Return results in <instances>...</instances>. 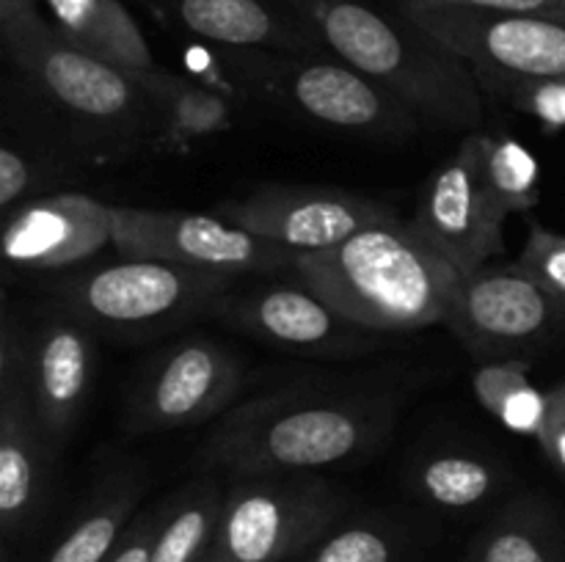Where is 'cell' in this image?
<instances>
[{
    "mask_svg": "<svg viewBox=\"0 0 565 562\" xmlns=\"http://www.w3.org/2000/svg\"><path fill=\"white\" fill-rule=\"evenodd\" d=\"M397 424V397L373 389L287 386L221 417L199 446L204 474H312L373 455Z\"/></svg>",
    "mask_w": 565,
    "mask_h": 562,
    "instance_id": "6da1fadb",
    "label": "cell"
},
{
    "mask_svg": "<svg viewBox=\"0 0 565 562\" xmlns=\"http://www.w3.org/2000/svg\"><path fill=\"white\" fill-rule=\"evenodd\" d=\"M292 270L342 317L379 334L445 325L461 281L401 218L362 229L326 251L298 253Z\"/></svg>",
    "mask_w": 565,
    "mask_h": 562,
    "instance_id": "7a4b0ae2",
    "label": "cell"
},
{
    "mask_svg": "<svg viewBox=\"0 0 565 562\" xmlns=\"http://www.w3.org/2000/svg\"><path fill=\"white\" fill-rule=\"evenodd\" d=\"M331 53L401 99L423 121L475 132L486 94L472 66L414 22L392 20L364 0H292Z\"/></svg>",
    "mask_w": 565,
    "mask_h": 562,
    "instance_id": "3957f363",
    "label": "cell"
},
{
    "mask_svg": "<svg viewBox=\"0 0 565 562\" xmlns=\"http://www.w3.org/2000/svg\"><path fill=\"white\" fill-rule=\"evenodd\" d=\"M0 39L11 64L88 138L136 143L158 132V108L136 75L77 50L42 11L0 17Z\"/></svg>",
    "mask_w": 565,
    "mask_h": 562,
    "instance_id": "277c9868",
    "label": "cell"
},
{
    "mask_svg": "<svg viewBox=\"0 0 565 562\" xmlns=\"http://www.w3.org/2000/svg\"><path fill=\"white\" fill-rule=\"evenodd\" d=\"M237 281L243 279L215 270L119 257L61 281L58 306L105 334H160L207 314L215 298Z\"/></svg>",
    "mask_w": 565,
    "mask_h": 562,
    "instance_id": "5b68a950",
    "label": "cell"
},
{
    "mask_svg": "<svg viewBox=\"0 0 565 562\" xmlns=\"http://www.w3.org/2000/svg\"><path fill=\"white\" fill-rule=\"evenodd\" d=\"M342 494L318 474H237L224 488L213 551L232 562H281L318 543L342 512Z\"/></svg>",
    "mask_w": 565,
    "mask_h": 562,
    "instance_id": "8992f818",
    "label": "cell"
},
{
    "mask_svg": "<svg viewBox=\"0 0 565 562\" xmlns=\"http://www.w3.org/2000/svg\"><path fill=\"white\" fill-rule=\"evenodd\" d=\"M243 75L318 125L375 138L417 132L419 116L340 58L309 55H243Z\"/></svg>",
    "mask_w": 565,
    "mask_h": 562,
    "instance_id": "52a82bcc",
    "label": "cell"
},
{
    "mask_svg": "<svg viewBox=\"0 0 565 562\" xmlns=\"http://www.w3.org/2000/svg\"><path fill=\"white\" fill-rule=\"evenodd\" d=\"M110 246L119 257L160 259L237 279L276 275L296 268L298 253L241 229L224 215L149 207H110Z\"/></svg>",
    "mask_w": 565,
    "mask_h": 562,
    "instance_id": "ba28073f",
    "label": "cell"
},
{
    "mask_svg": "<svg viewBox=\"0 0 565 562\" xmlns=\"http://www.w3.org/2000/svg\"><path fill=\"white\" fill-rule=\"evenodd\" d=\"M241 356L213 336H188L147 361L121 408L130 435H154L210 422L241 395Z\"/></svg>",
    "mask_w": 565,
    "mask_h": 562,
    "instance_id": "9c48e42d",
    "label": "cell"
},
{
    "mask_svg": "<svg viewBox=\"0 0 565 562\" xmlns=\"http://www.w3.org/2000/svg\"><path fill=\"white\" fill-rule=\"evenodd\" d=\"M243 281L215 298L207 317L279 350L303 356L351 358L379 345V331H367L342 317L296 270L279 273V279L257 275L252 284Z\"/></svg>",
    "mask_w": 565,
    "mask_h": 562,
    "instance_id": "30bf717a",
    "label": "cell"
},
{
    "mask_svg": "<svg viewBox=\"0 0 565 562\" xmlns=\"http://www.w3.org/2000/svg\"><path fill=\"white\" fill-rule=\"evenodd\" d=\"M447 328L480 361L524 358L565 331V303L541 290L516 262L486 264L461 275Z\"/></svg>",
    "mask_w": 565,
    "mask_h": 562,
    "instance_id": "8fae6325",
    "label": "cell"
},
{
    "mask_svg": "<svg viewBox=\"0 0 565 562\" xmlns=\"http://www.w3.org/2000/svg\"><path fill=\"white\" fill-rule=\"evenodd\" d=\"M218 215L292 253L326 251L397 218L375 198L318 185H259L248 196L221 204Z\"/></svg>",
    "mask_w": 565,
    "mask_h": 562,
    "instance_id": "7c38bea8",
    "label": "cell"
},
{
    "mask_svg": "<svg viewBox=\"0 0 565 562\" xmlns=\"http://www.w3.org/2000/svg\"><path fill=\"white\" fill-rule=\"evenodd\" d=\"M401 14L472 66L524 77H565V22L461 6L401 9Z\"/></svg>",
    "mask_w": 565,
    "mask_h": 562,
    "instance_id": "4fadbf2b",
    "label": "cell"
},
{
    "mask_svg": "<svg viewBox=\"0 0 565 562\" xmlns=\"http://www.w3.org/2000/svg\"><path fill=\"white\" fill-rule=\"evenodd\" d=\"M408 224L461 275L478 273L491 259L505 257V224L480 185L472 136L428 176Z\"/></svg>",
    "mask_w": 565,
    "mask_h": 562,
    "instance_id": "5bb4252c",
    "label": "cell"
},
{
    "mask_svg": "<svg viewBox=\"0 0 565 562\" xmlns=\"http://www.w3.org/2000/svg\"><path fill=\"white\" fill-rule=\"evenodd\" d=\"M97 331L55 306L31 331V408L55 452H64L97 378Z\"/></svg>",
    "mask_w": 565,
    "mask_h": 562,
    "instance_id": "9a60e30c",
    "label": "cell"
},
{
    "mask_svg": "<svg viewBox=\"0 0 565 562\" xmlns=\"http://www.w3.org/2000/svg\"><path fill=\"white\" fill-rule=\"evenodd\" d=\"M114 240L110 204L86 193L33 198L6 215L3 253L25 270H64L92 259Z\"/></svg>",
    "mask_w": 565,
    "mask_h": 562,
    "instance_id": "2e32d148",
    "label": "cell"
},
{
    "mask_svg": "<svg viewBox=\"0 0 565 562\" xmlns=\"http://www.w3.org/2000/svg\"><path fill=\"white\" fill-rule=\"evenodd\" d=\"M58 457L33 419L28 380L0 386V523L6 534L36 521L50 499Z\"/></svg>",
    "mask_w": 565,
    "mask_h": 562,
    "instance_id": "e0dca14e",
    "label": "cell"
},
{
    "mask_svg": "<svg viewBox=\"0 0 565 562\" xmlns=\"http://www.w3.org/2000/svg\"><path fill=\"white\" fill-rule=\"evenodd\" d=\"M174 17L185 31L232 50L307 53L312 28L287 22L263 0H174Z\"/></svg>",
    "mask_w": 565,
    "mask_h": 562,
    "instance_id": "ac0fdd59",
    "label": "cell"
},
{
    "mask_svg": "<svg viewBox=\"0 0 565 562\" xmlns=\"http://www.w3.org/2000/svg\"><path fill=\"white\" fill-rule=\"evenodd\" d=\"M55 28L92 58L127 75L158 69L141 28L119 0H42Z\"/></svg>",
    "mask_w": 565,
    "mask_h": 562,
    "instance_id": "d6986e66",
    "label": "cell"
},
{
    "mask_svg": "<svg viewBox=\"0 0 565 562\" xmlns=\"http://www.w3.org/2000/svg\"><path fill=\"white\" fill-rule=\"evenodd\" d=\"M143 474L138 466L110 472L94 488L70 532L55 543L47 562H105L132 523L138 499L143 496Z\"/></svg>",
    "mask_w": 565,
    "mask_h": 562,
    "instance_id": "ffe728a7",
    "label": "cell"
},
{
    "mask_svg": "<svg viewBox=\"0 0 565 562\" xmlns=\"http://www.w3.org/2000/svg\"><path fill=\"white\" fill-rule=\"evenodd\" d=\"M136 77L158 108V143L169 152H185L196 141L232 127V105L224 94L160 66Z\"/></svg>",
    "mask_w": 565,
    "mask_h": 562,
    "instance_id": "44dd1931",
    "label": "cell"
},
{
    "mask_svg": "<svg viewBox=\"0 0 565 562\" xmlns=\"http://www.w3.org/2000/svg\"><path fill=\"white\" fill-rule=\"evenodd\" d=\"M224 488L215 474L188 483L174 499L163 501L152 562H202L218 532Z\"/></svg>",
    "mask_w": 565,
    "mask_h": 562,
    "instance_id": "7402d4cb",
    "label": "cell"
},
{
    "mask_svg": "<svg viewBox=\"0 0 565 562\" xmlns=\"http://www.w3.org/2000/svg\"><path fill=\"white\" fill-rule=\"evenodd\" d=\"M475 141L480 185L489 196L491 209L505 224L511 215H524L539 207V160L513 136H491V132H469Z\"/></svg>",
    "mask_w": 565,
    "mask_h": 562,
    "instance_id": "603a6c76",
    "label": "cell"
},
{
    "mask_svg": "<svg viewBox=\"0 0 565 562\" xmlns=\"http://www.w3.org/2000/svg\"><path fill=\"white\" fill-rule=\"evenodd\" d=\"M472 389L480 408L502 428L516 435L539 439L550 411V395L530 380L527 358H494L480 361L472 375Z\"/></svg>",
    "mask_w": 565,
    "mask_h": 562,
    "instance_id": "cb8c5ba5",
    "label": "cell"
},
{
    "mask_svg": "<svg viewBox=\"0 0 565 562\" xmlns=\"http://www.w3.org/2000/svg\"><path fill=\"white\" fill-rule=\"evenodd\" d=\"M412 483L430 505L445 510H469L494 494L497 485L502 483V474L491 457L441 450L414 466Z\"/></svg>",
    "mask_w": 565,
    "mask_h": 562,
    "instance_id": "d4e9b609",
    "label": "cell"
},
{
    "mask_svg": "<svg viewBox=\"0 0 565 562\" xmlns=\"http://www.w3.org/2000/svg\"><path fill=\"white\" fill-rule=\"evenodd\" d=\"M472 72L486 97L530 116L546 130L565 127V77H524L494 66H472Z\"/></svg>",
    "mask_w": 565,
    "mask_h": 562,
    "instance_id": "484cf974",
    "label": "cell"
},
{
    "mask_svg": "<svg viewBox=\"0 0 565 562\" xmlns=\"http://www.w3.org/2000/svg\"><path fill=\"white\" fill-rule=\"evenodd\" d=\"M541 290L565 303V235L539 220H527V237L513 259Z\"/></svg>",
    "mask_w": 565,
    "mask_h": 562,
    "instance_id": "4316f807",
    "label": "cell"
},
{
    "mask_svg": "<svg viewBox=\"0 0 565 562\" xmlns=\"http://www.w3.org/2000/svg\"><path fill=\"white\" fill-rule=\"evenodd\" d=\"M397 545L379 527H345L326 534L309 562H395Z\"/></svg>",
    "mask_w": 565,
    "mask_h": 562,
    "instance_id": "83f0119b",
    "label": "cell"
},
{
    "mask_svg": "<svg viewBox=\"0 0 565 562\" xmlns=\"http://www.w3.org/2000/svg\"><path fill=\"white\" fill-rule=\"evenodd\" d=\"M480 562H552V554L530 521H505L489 532Z\"/></svg>",
    "mask_w": 565,
    "mask_h": 562,
    "instance_id": "f1b7e54d",
    "label": "cell"
},
{
    "mask_svg": "<svg viewBox=\"0 0 565 562\" xmlns=\"http://www.w3.org/2000/svg\"><path fill=\"white\" fill-rule=\"evenodd\" d=\"M434 6H461V9L494 11V14L565 22V0H401V9H434Z\"/></svg>",
    "mask_w": 565,
    "mask_h": 562,
    "instance_id": "f546056e",
    "label": "cell"
},
{
    "mask_svg": "<svg viewBox=\"0 0 565 562\" xmlns=\"http://www.w3.org/2000/svg\"><path fill=\"white\" fill-rule=\"evenodd\" d=\"M33 165L20 149H14L11 143L0 147V209L6 215L11 209H17L20 204H25L28 191L33 185Z\"/></svg>",
    "mask_w": 565,
    "mask_h": 562,
    "instance_id": "4dcf8cb0",
    "label": "cell"
},
{
    "mask_svg": "<svg viewBox=\"0 0 565 562\" xmlns=\"http://www.w3.org/2000/svg\"><path fill=\"white\" fill-rule=\"evenodd\" d=\"M160 518H163V505L154 507V510L141 512L138 518H132L127 532L121 534L119 545H116L114 554H110L105 562H152Z\"/></svg>",
    "mask_w": 565,
    "mask_h": 562,
    "instance_id": "1f68e13d",
    "label": "cell"
},
{
    "mask_svg": "<svg viewBox=\"0 0 565 562\" xmlns=\"http://www.w3.org/2000/svg\"><path fill=\"white\" fill-rule=\"evenodd\" d=\"M546 395H550V411H546L544 430L535 441H539L546 461L565 477V380L552 386Z\"/></svg>",
    "mask_w": 565,
    "mask_h": 562,
    "instance_id": "d6a6232c",
    "label": "cell"
},
{
    "mask_svg": "<svg viewBox=\"0 0 565 562\" xmlns=\"http://www.w3.org/2000/svg\"><path fill=\"white\" fill-rule=\"evenodd\" d=\"M33 9H39V0H0V17L25 14Z\"/></svg>",
    "mask_w": 565,
    "mask_h": 562,
    "instance_id": "836d02e7",
    "label": "cell"
},
{
    "mask_svg": "<svg viewBox=\"0 0 565 562\" xmlns=\"http://www.w3.org/2000/svg\"><path fill=\"white\" fill-rule=\"evenodd\" d=\"M204 562H232V560H226V556L215 554V556H210V560H204Z\"/></svg>",
    "mask_w": 565,
    "mask_h": 562,
    "instance_id": "e575fe53",
    "label": "cell"
}]
</instances>
